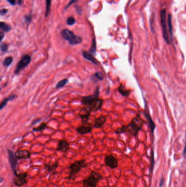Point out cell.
Instances as JSON below:
<instances>
[{"label": "cell", "instance_id": "1", "mask_svg": "<svg viewBox=\"0 0 186 187\" xmlns=\"http://www.w3.org/2000/svg\"><path fill=\"white\" fill-rule=\"evenodd\" d=\"M143 124L140 119L137 117L134 118L132 122L127 126H123L118 128L116 131V133H121L128 132L133 135L136 136L138 132L142 128Z\"/></svg>", "mask_w": 186, "mask_h": 187}, {"label": "cell", "instance_id": "2", "mask_svg": "<svg viewBox=\"0 0 186 187\" xmlns=\"http://www.w3.org/2000/svg\"><path fill=\"white\" fill-rule=\"evenodd\" d=\"M87 164L85 160L76 161L73 162L69 166L70 174L69 179L75 180L77 178V175L79 172L83 168L86 167Z\"/></svg>", "mask_w": 186, "mask_h": 187}, {"label": "cell", "instance_id": "3", "mask_svg": "<svg viewBox=\"0 0 186 187\" xmlns=\"http://www.w3.org/2000/svg\"><path fill=\"white\" fill-rule=\"evenodd\" d=\"M103 179L100 174L95 171H92L90 176L83 181L84 187H97L98 183Z\"/></svg>", "mask_w": 186, "mask_h": 187}, {"label": "cell", "instance_id": "4", "mask_svg": "<svg viewBox=\"0 0 186 187\" xmlns=\"http://www.w3.org/2000/svg\"><path fill=\"white\" fill-rule=\"evenodd\" d=\"M160 23L162 28L163 35V37L164 39V40L168 44L170 43L171 40L169 36V31L167 28V21H166V10L163 9L160 11Z\"/></svg>", "mask_w": 186, "mask_h": 187}, {"label": "cell", "instance_id": "5", "mask_svg": "<svg viewBox=\"0 0 186 187\" xmlns=\"http://www.w3.org/2000/svg\"><path fill=\"white\" fill-rule=\"evenodd\" d=\"M99 94V88L97 87L95 89V90L93 94L84 96L82 99V103L84 105L87 106V107H90L91 106L93 103L97 100V99H98V96Z\"/></svg>", "mask_w": 186, "mask_h": 187}, {"label": "cell", "instance_id": "6", "mask_svg": "<svg viewBox=\"0 0 186 187\" xmlns=\"http://www.w3.org/2000/svg\"><path fill=\"white\" fill-rule=\"evenodd\" d=\"M31 61V57L28 54H25L21 57L20 60L18 63L16 70H15V74H18L21 70H23L26 67L29 63Z\"/></svg>", "mask_w": 186, "mask_h": 187}, {"label": "cell", "instance_id": "7", "mask_svg": "<svg viewBox=\"0 0 186 187\" xmlns=\"http://www.w3.org/2000/svg\"><path fill=\"white\" fill-rule=\"evenodd\" d=\"M14 173L16 175V177L14 179V183L15 185L20 187L27 183V174L26 172L18 173L16 171L14 172Z\"/></svg>", "mask_w": 186, "mask_h": 187}, {"label": "cell", "instance_id": "8", "mask_svg": "<svg viewBox=\"0 0 186 187\" xmlns=\"http://www.w3.org/2000/svg\"><path fill=\"white\" fill-rule=\"evenodd\" d=\"M105 165L111 169H116L118 166V160L113 155H107L104 159Z\"/></svg>", "mask_w": 186, "mask_h": 187}, {"label": "cell", "instance_id": "9", "mask_svg": "<svg viewBox=\"0 0 186 187\" xmlns=\"http://www.w3.org/2000/svg\"><path fill=\"white\" fill-rule=\"evenodd\" d=\"M91 111L87 107L81 108L79 112V116L80 118L82 119V123L86 125V123L88 121L89 117L90 116Z\"/></svg>", "mask_w": 186, "mask_h": 187}, {"label": "cell", "instance_id": "10", "mask_svg": "<svg viewBox=\"0 0 186 187\" xmlns=\"http://www.w3.org/2000/svg\"><path fill=\"white\" fill-rule=\"evenodd\" d=\"M7 151H8L9 163L11 165V167L13 170V171H16V167L18 164V158L16 157V154H15L14 152H13L11 150H9V149H8Z\"/></svg>", "mask_w": 186, "mask_h": 187}, {"label": "cell", "instance_id": "11", "mask_svg": "<svg viewBox=\"0 0 186 187\" xmlns=\"http://www.w3.org/2000/svg\"><path fill=\"white\" fill-rule=\"evenodd\" d=\"M69 149V143L65 140H60L58 142L56 151L62 153H66Z\"/></svg>", "mask_w": 186, "mask_h": 187}, {"label": "cell", "instance_id": "12", "mask_svg": "<svg viewBox=\"0 0 186 187\" xmlns=\"http://www.w3.org/2000/svg\"><path fill=\"white\" fill-rule=\"evenodd\" d=\"M16 156L18 159H28L31 156V153L27 150H18L16 152Z\"/></svg>", "mask_w": 186, "mask_h": 187}, {"label": "cell", "instance_id": "13", "mask_svg": "<svg viewBox=\"0 0 186 187\" xmlns=\"http://www.w3.org/2000/svg\"><path fill=\"white\" fill-rule=\"evenodd\" d=\"M107 120L106 117L103 116L101 115L97 118H96L94 121V123L93 124V127L94 128L96 129H99L101 127L103 126V125L104 124Z\"/></svg>", "mask_w": 186, "mask_h": 187}, {"label": "cell", "instance_id": "14", "mask_svg": "<svg viewBox=\"0 0 186 187\" xmlns=\"http://www.w3.org/2000/svg\"><path fill=\"white\" fill-rule=\"evenodd\" d=\"M61 34L62 38L67 41H68V42L72 40L74 37L76 36V35L74 34V33L68 29L63 30L61 32Z\"/></svg>", "mask_w": 186, "mask_h": 187}, {"label": "cell", "instance_id": "15", "mask_svg": "<svg viewBox=\"0 0 186 187\" xmlns=\"http://www.w3.org/2000/svg\"><path fill=\"white\" fill-rule=\"evenodd\" d=\"M103 100L100 99H97L90 107H87L91 111H97L99 110L102 106Z\"/></svg>", "mask_w": 186, "mask_h": 187}, {"label": "cell", "instance_id": "16", "mask_svg": "<svg viewBox=\"0 0 186 187\" xmlns=\"http://www.w3.org/2000/svg\"><path fill=\"white\" fill-rule=\"evenodd\" d=\"M92 130V127L87 125H82L77 129L78 132L81 135H84L90 133Z\"/></svg>", "mask_w": 186, "mask_h": 187}, {"label": "cell", "instance_id": "17", "mask_svg": "<svg viewBox=\"0 0 186 187\" xmlns=\"http://www.w3.org/2000/svg\"><path fill=\"white\" fill-rule=\"evenodd\" d=\"M82 54H83V56L84 57V58L86 59V60H87L91 61V63H92L93 64H94L95 65L98 64V61L94 58V57L93 56V55H92L90 53H88V52L86 51H83Z\"/></svg>", "mask_w": 186, "mask_h": 187}, {"label": "cell", "instance_id": "18", "mask_svg": "<svg viewBox=\"0 0 186 187\" xmlns=\"http://www.w3.org/2000/svg\"><path fill=\"white\" fill-rule=\"evenodd\" d=\"M58 161H56L54 163H53V164L48 163V164H44V169H45L46 171H47L50 172L55 170L57 169V167H58Z\"/></svg>", "mask_w": 186, "mask_h": 187}, {"label": "cell", "instance_id": "19", "mask_svg": "<svg viewBox=\"0 0 186 187\" xmlns=\"http://www.w3.org/2000/svg\"><path fill=\"white\" fill-rule=\"evenodd\" d=\"M167 24H168V31L170 35V38L172 41L173 40V26H172V16H171V14H169L168 16V19H167Z\"/></svg>", "mask_w": 186, "mask_h": 187}, {"label": "cell", "instance_id": "20", "mask_svg": "<svg viewBox=\"0 0 186 187\" xmlns=\"http://www.w3.org/2000/svg\"><path fill=\"white\" fill-rule=\"evenodd\" d=\"M15 98H16V95H11L9 96V97H8L7 99H4L1 103V106H0V109H2L4 107H6V106L7 105V103H8V102L9 101H11V100H14Z\"/></svg>", "mask_w": 186, "mask_h": 187}, {"label": "cell", "instance_id": "21", "mask_svg": "<svg viewBox=\"0 0 186 187\" xmlns=\"http://www.w3.org/2000/svg\"><path fill=\"white\" fill-rule=\"evenodd\" d=\"M118 92L124 96H128L130 93V92L128 90L126 89L125 87L122 84H121L120 87H119Z\"/></svg>", "mask_w": 186, "mask_h": 187}, {"label": "cell", "instance_id": "22", "mask_svg": "<svg viewBox=\"0 0 186 187\" xmlns=\"http://www.w3.org/2000/svg\"><path fill=\"white\" fill-rule=\"evenodd\" d=\"M145 117H146V119H147V121H148V124H149V125H150V126L151 132H152V133H153V131H154V128H155V125L154 124L153 121H152L151 118L150 117L149 114L146 113V112H145Z\"/></svg>", "mask_w": 186, "mask_h": 187}, {"label": "cell", "instance_id": "23", "mask_svg": "<svg viewBox=\"0 0 186 187\" xmlns=\"http://www.w3.org/2000/svg\"><path fill=\"white\" fill-rule=\"evenodd\" d=\"M81 42H82L81 37H80L79 36H76L72 40H71L69 42V44L71 45H73V46L79 44L81 43Z\"/></svg>", "mask_w": 186, "mask_h": 187}, {"label": "cell", "instance_id": "24", "mask_svg": "<svg viewBox=\"0 0 186 187\" xmlns=\"http://www.w3.org/2000/svg\"><path fill=\"white\" fill-rule=\"evenodd\" d=\"M0 28L3 31L6 32H9L11 30V27L3 22H1V23H0Z\"/></svg>", "mask_w": 186, "mask_h": 187}, {"label": "cell", "instance_id": "25", "mask_svg": "<svg viewBox=\"0 0 186 187\" xmlns=\"http://www.w3.org/2000/svg\"><path fill=\"white\" fill-rule=\"evenodd\" d=\"M13 61V58L12 56H8L4 59L3 62V65L5 67H8L10 66Z\"/></svg>", "mask_w": 186, "mask_h": 187}, {"label": "cell", "instance_id": "26", "mask_svg": "<svg viewBox=\"0 0 186 187\" xmlns=\"http://www.w3.org/2000/svg\"><path fill=\"white\" fill-rule=\"evenodd\" d=\"M95 52H96V42L95 39L93 38L92 42L91 47L90 50H89V53L91 54L92 55H94L95 54Z\"/></svg>", "mask_w": 186, "mask_h": 187}, {"label": "cell", "instance_id": "27", "mask_svg": "<svg viewBox=\"0 0 186 187\" xmlns=\"http://www.w3.org/2000/svg\"><path fill=\"white\" fill-rule=\"evenodd\" d=\"M68 80L67 79H62L59 81H58L56 85V89H58L59 88L63 87L64 86H65L67 84V83H68Z\"/></svg>", "mask_w": 186, "mask_h": 187}, {"label": "cell", "instance_id": "28", "mask_svg": "<svg viewBox=\"0 0 186 187\" xmlns=\"http://www.w3.org/2000/svg\"><path fill=\"white\" fill-rule=\"evenodd\" d=\"M47 128V124L46 123H42L39 126L36 127L33 129V131H41L43 130L44 129H45Z\"/></svg>", "mask_w": 186, "mask_h": 187}, {"label": "cell", "instance_id": "29", "mask_svg": "<svg viewBox=\"0 0 186 187\" xmlns=\"http://www.w3.org/2000/svg\"><path fill=\"white\" fill-rule=\"evenodd\" d=\"M46 17H47L48 15L49 14L50 9V6H51V0H46Z\"/></svg>", "mask_w": 186, "mask_h": 187}, {"label": "cell", "instance_id": "30", "mask_svg": "<svg viewBox=\"0 0 186 187\" xmlns=\"http://www.w3.org/2000/svg\"><path fill=\"white\" fill-rule=\"evenodd\" d=\"M67 23L68 25L72 26L73 25H74V24L76 23V19L74 17H69L67 20Z\"/></svg>", "mask_w": 186, "mask_h": 187}, {"label": "cell", "instance_id": "31", "mask_svg": "<svg viewBox=\"0 0 186 187\" xmlns=\"http://www.w3.org/2000/svg\"><path fill=\"white\" fill-rule=\"evenodd\" d=\"M94 76L96 78H97L99 80H103L104 79L103 74H102V73H101L100 72H97L95 73Z\"/></svg>", "mask_w": 186, "mask_h": 187}, {"label": "cell", "instance_id": "32", "mask_svg": "<svg viewBox=\"0 0 186 187\" xmlns=\"http://www.w3.org/2000/svg\"><path fill=\"white\" fill-rule=\"evenodd\" d=\"M8 44H7L4 43H2L1 44V51L2 52H3V53H5V52H6L7 51V50H8Z\"/></svg>", "mask_w": 186, "mask_h": 187}, {"label": "cell", "instance_id": "33", "mask_svg": "<svg viewBox=\"0 0 186 187\" xmlns=\"http://www.w3.org/2000/svg\"><path fill=\"white\" fill-rule=\"evenodd\" d=\"M78 1V0H71V1H69V2L68 3V4L67 5V6L66 7V8L65 9H67L68 7H69L71 6H72L73 4L74 3H75L76 2H77V1Z\"/></svg>", "mask_w": 186, "mask_h": 187}, {"label": "cell", "instance_id": "34", "mask_svg": "<svg viewBox=\"0 0 186 187\" xmlns=\"http://www.w3.org/2000/svg\"><path fill=\"white\" fill-rule=\"evenodd\" d=\"M25 19L26 22H30L31 20V16L29 15V16H26L25 17Z\"/></svg>", "mask_w": 186, "mask_h": 187}, {"label": "cell", "instance_id": "35", "mask_svg": "<svg viewBox=\"0 0 186 187\" xmlns=\"http://www.w3.org/2000/svg\"><path fill=\"white\" fill-rule=\"evenodd\" d=\"M7 12H8V10H7V9H2L1 11V16H3V15L6 14L7 13Z\"/></svg>", "mask_w": 186, "mask_h": 187}, {"label": "cell", "instance_id": "36", "mask_svg": "<svg viewBox=\"0 0 186 187\" xmlns=\"http://www.w3.org/2000/svg\"><path fill=\"white\" fill-rule=\"evenodd\" d=\"M7 1H8L11 5H15L16 3V0H7Z\"/></svg>", "mask_w": 186, "mask_h": 187}, {"label": "cell", "instance_id": "37", "mask_svg": "<svg viewBox=\"0 0 186 187\" xmlns=\"http://www.w3.org/2000/svg\"><path fill=\"white\" fill-rule=\"evenodd\" d=\"M183 154V155H186V133H185V146L184 147Z\"/></svg>", "mask_w": 186, "mask_h": 187}, {"label": "cell", "instance_id": "38", "mask_svg": "<svg viewBox=\"0 0 186 187\" xmlns=\"http://www.w3.org/2000/svg\"><path fill=\"white\" fill-rule=\"evenodd\" d=\"M40 121H41V119H36V120H34V121L32 122V125H34V124H37V123H38V122H40Z\"/></svg>", "mask_w": 186, "mask_h": 187}, {"label": "cell", "instance_id": "39", "mask_svg": "<svg viewBox=\"0 0 186 187\" xmlns=\"http://www.w3.org/2000/svg\"><path fill=\"white\" fill-rule=\"evenodd\" d=\"M0 37H1V41H2L4 37V34L2 32H0Z\"/></svg>", "mask_w": 186, "mask_h": 187}, {"label": "cell", "instance_id": "40", "mask_svg": "<svg viewBox=\"0 0 186 187\" xmlns=\"http://www.w3.org/2000/svg\"><path fill=\"white\" fill-rule=\"evenodd\" d=\"M163 183H164V179L163 178L161 179V181H160V187H162L163 184Z\"/></svg>", "mask_w": 186, "mask_h": 187}]
</instances>
